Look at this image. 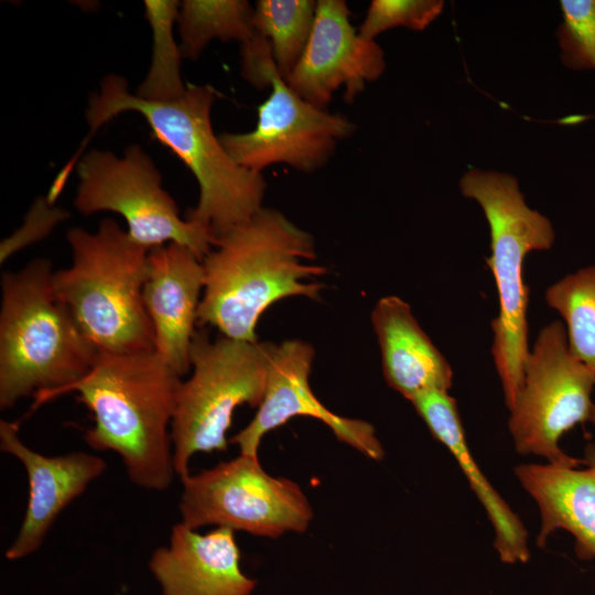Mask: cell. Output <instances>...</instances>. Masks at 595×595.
<instances>
[{"label": "cell", "instance_id": "d4e9b609", "mask_svg": "<svg viewBox=\"0 0 595 595\" xmlns=\"http://www.w3.org/2000/svg\"><path fill=\"white\" fill-rule=\"evenodd\" d=\"M442 0H372L358 33L374 40L392 28L404 26L422 31L443 11Z\"/></svg>", "mask_w": 595, "mask_h": 595}, {"label": "cell", "instance_id": "2e32d148", "mask_svg": "<svg viewBox=\"0 0 595 595\" xmlns=\"http://www.w3.org/2000/svg\"><path fill=\"white\" fill-rule=\"evenodd\" d=\"M240 559L235 531L199 533L178 522L169 543L151 554L149 570L162 595H251L258 581L245 574Z\"/></svg>", "mask_w": 595, "mask_h": 595}, {"label": "cell", "instance_id": "83f0119b", "mask_svg": "<svg viewBox=\"0 0 595 595\" xmlns=\"http://www.w3.org/2000/svg\"><path fill=\"white\" fill-rule=\"evenodd\" d=\"M588 421L594 425L595 428V400L593 402V407H592V410H591V414H589V419Z\"/></svg>", "mask_w": 595, "mask_h": 595}, {"label": "cell", "instance_id": "ba28073f", "mask_svg": "<svg viewBox=\"0 0 595 595\" xmlns=\"http://www.w3.org/2000/svg\"><path fill=\"white\" fill-rule=\"evenodd\" d=\"M594 387L595 371L570 350L564 324L553 321L545 325L529 349L522 383L509 409L508 429L516 451L555 466L584 464L566 454L559 441L588 421Z\"/></svg>", "mask_w": 595, "mask_h": 595}, {"label": "cell", "instance_id": "3957f363", "mask_svg": "<svg viewBox=\"0 0 595 595\" xmlns=\"http://www.w3.org/2000/svg\"><path fill=\"white\" fill-rule=\"evenodd\" d=\"M181 382L155 350L99 351L93 368L53 399L76 392L94 418L84 433L86 444L118 454L136 486L162 491L176 475L171 424Z\"/></svg>", "mask_w": 595, "mask_h": 595}, {"label": "cell", "instance_id": "7402d4cb", "mask_svg": "<svg viewBox=\"0 0 595 595\" xmlns=\"http://www.w3.org/2000/svg\"><path fill=\"white\" fill-rule=\"evenodd\" d=\"M181 2L144 1V15L152 31V58L144 80L136 95L152 101H170L186 90L181 75L182 53L173 36Z\"/></svg>", "mask_w": 595, "mask_h": 595}, {"label": "cell", "instance_id": "9c48e42d", "mask_svg": "<svg viewBox=\"0 0 595 595\" xmlns=\"http://www.w3.org/2000/svg\"><path fill=\"white\" fill-rule=\"evenodd\" d=\"M79 178L74 199L84 216L112 212L122 216L132 240L149 250L170 242L187 247L202 261L214 240L196 224L182 218L150 155L137 144L118 156L94 149L77 162Z\"/></svg>", "mask_w": 595, "mask_h": 595}, {"label": "cell", "instance_id": "4316f807", "mask_svg": "<svg viewBox=\"0 0 595 595\" xmlns=\"http://www.w3.org/2000/svg\"><path fill=\"white\" fill-rule=\"evenodd\" d=\"M241 73L252 86L263 89L271 85V77L278 71L269 41L259 33L242 45Z\"/></svg>", "mask_w": 595, "mask_h": 595}, {"label": "cell", "instance_id": "7c38bea8", "mask_svg": "<svg viewBox=\"0 0 595 595\" xmlns=\"http://www.w3.org/2000/svg\"><path fill=\"white\" fill-rule=\"evenodd\" d=\"M315 349L302 339L270 343L267 385L263 399L252 420L229 443L242 455L258 457L263 436L294 416H310L323 422L336 439L366 457L380 461L385 450L375 426L360 419L338 415L327 409L310 387Z\"/></svg>", "mask_w": 595, "mask_h": 595}, {"label": "cell", "instance_id": "44dd1931", "mask_svg": "<svg viewBox=\"0 0 595 595\" xmlns=\"http://www.w3.org/2000/svg\"><path fill=\"white\" fill-rule=\"evenodd\" d=\"M317 1L259 0L252 24L271 46L279 74L285 79L300 61L311 36Z\"/></svg>", "mask_w": 595, "mask_h": 595}, {"label": "cell", "instance_id": "52a82bcc", "mask_svg": "<svg viewBox=\"0 0 595 595\" xmlns=\"http://www.w3.org/2000/svg\"><path fill=\"white\" fill-rule=\"evenodd\" d=\"M270 343L223 336L212 340L196 331L190 359L192 375L182 380L171 424L173 462L180 479L190 474L197 453L224 452L235 410L258 408L263 399Z\"/></svg>", "mask_w": 595, "mask_h": 595}, {"label": "cell", "instance_id": "cb8c5ba5", "mask_svg": "<svg viewBox=\"0 0 595 595\" xmlns=\"http://www.w3.org/2000/svg\"><path fill=\"white\" fill-rule=\"evenodd\" d=\"M562 23L555 35L562 63L595 71V0H561Z\"/></svg>", "mask_w": 595, "mask_h": 595}, {"label": "cell", "instance_id": "603a6c76", "mask_svg": "<svg viewBox=\"0 0 595 595\" xmlns=\"http://www.w3.org/2000/svg\"><path fill=\"white\" fill-rule=\"evenodd\" d=\"M544 300L563 318L572 354L595 371V266L578 269L550 285Z\"/></svg>", "mask_w": 595, "mask_h": 595}, {"label": "cell", "instance_id": "4fadbf2b", "mask_svg": "<svg viewBox=\"0 0 595 595\" xmlns=\"http://www.w3.org/2000/svg\"><path fill=\"white\" fill-rule=\"evenodd\" d=\"M385 69L382 48L359 35L346 1L318 0L306 47L284 80L302 99L325 109L338 88L344 87V99L351 102Z\"/></svg>", "mask_w": 595, "mask_h": 595}, {"label": "cell", "instance_id": "484cf974", "mask_svg": "<svg viewBox=\"0 0 595 595\" xmlns=\"http://www.w3.org/2000/svg\"><path fill=\"white\" fill-rule=\"evenodd\" d=\"M68 216L67 210L53 206L46 197H39L25 215L22 226L2 240L0 245V263L6 262L9 257L20 249L48 236L53 228Z\"/></svg>", "mask_w": 595, "mask_h": 595}, {"label": "cell", "instance_id": "9a60e30c", "mask_svg": "<svg viewBox=\"0 0 595 595\" xmlns=\"http://www.w3.org/2000/svg\"><path fill=\"white\" fill-rule=\"evenodd\" d=\"M204 283L203 261L187 247L170 242L149 250L143 302L154 329L155 351L181 377L191 369Z\"/></svg>", "mask_w": 595, "mask_h": 595}, {"label": "cell", "instance_id": "ac0fdd59", "mask_svg": "<svg viewBox=\"0 0 595 595\" xmlns=\"http://www.w3.org/2000/svg\"><path fill=\"white\" fill-rule=\"evenodd\" d=\"M429 431L448 452L467 478L494 528V548L501 562L530 559L527 530L518 515L491 486L469 451L456 400L448 391L428 390L410 400Z\"/></svg>", "mask_w": 595, "mask_h": 595}, {"label": "cell", "instance_id": "5bb4252c", "mask_svg": "<svg viewBox=\"0 0 595 595\" xmlns=\"http://www.w3.org/2000/svg\"><path fill=\"white\" fill-rule=\"evenodd\" d=\"M19 429L18 421H0V448L21 462L29 485L21 527L4 552L6 559L10 561L33 554L42 545L60 513L107 468L104 458L87 452L43 455L20 439Z\"/></svg>", "mask_w": 595, "mask_h": 595}, {"label": "cell", "instance_id": "5b68a950", "mask_svg": "<svg viewBox=\"0 0 595 595\" xmlns=\"http://www.w3.org/2000/svg\"><path fill=\"white\" fill-rule=\"evenodd\" d=\"M72 264L53 273L60 299L99 351L155 350L154 329L143 302L149 249L105 218L95 232H67Z\"/></svg>", "mask_w": 595, "mask_h": 595}, {"label": "cell", "instance_id": "ffe728a7", "mask_svg": "<svg viewBox=\"0 0 595 595\" xmlns=\"http://www.w3.org/2000/svg\"><path fill=\"white\" fill-rule=\"evenodd\" d=\"M252 15L253 8L245 0L182 1L176 21L182 57L196 60L214 39L247 44L257 34Z\"/></svg>", "mask_w": 595, "mask_h": 595}, {"label": "cell", "instance_id": "6da1fadb", "mask_svg": "<svg viewBox=\"0 0 595 595\" xmlns=\"http://www.w3.org/2000/svg\"><path fill=\"white\" fill-rule=\"evenodd\" d=\"M204 259L205 283L197 324L232 339L258 342L264 311L292 296L321 299L327 272L316 259L313 236L274 208L262 207L219 238Z\"/></svg>", "mask_w": 595, "mask_h": 595}, {"label": "cell", "instance_id": "8992f818", "mask_svg": "<svg viewBox=\"0 0 595 595\" xmlns=\"http://www.w3.org/2000/svg\"><path fill=\"white\" fill-rule=\"evenodd\" d=\"M459 188L466 198L479 204L489 226L491 253L486 263L499 301L498 315L491 321V355L509 410L521 387L530 349L523 261L531 251L549 250L555 232L547 216L526 204L513 175L470 169L461 177Z\"/></svg>", "mask_w": 595, "mask_h": 595}, {"label": "cell", "instance_id": "7a4b0ae2", "mask_svg": "<svg viewBox=\"0 0 595 595\" xmlns=\"http://www.w3.org/2000/svg\"><path fill=\"white\" fill-rule=\"evenodd\" d=\"M216 91L190 85L177 99L152 101L132 94L120 75L104 77L90 95L86 121L90 137L116 116L134 111L144 117L155 138L170 148L195 176L199 195L185 218L206 230L214 244L249 220L263 206L262 173L237 164L213 131L210 112Z\"/></svg>", "mask_w": 595, "mask_h": 595}, {"label": "cell", "instance_id": "e0dca14e", "mask_svg": "<svg viewBox=\"0 0 595 595\" xmlns=\"http://www.w3.org/2000/svg\"><path fill=\"white\" fill-rule=\"evenodd\" d=\"M371 324L390 388L409 401L428 390L451 389V365L420 326L409 303L396 295L379 299Z\"/></svg>", "mask_w": 595, "mask_h": 595}, {"label": "cell", "instance_id": "30bf717a", "mask_svg": "<svg viewBox=\"0 0 595 595\" xmlns=\"http://www.w3.org/2000/svg\"><path fill=\"white\" fill-rule=\"evenodd\" d=\"M182 482L181 522L279 538L307 530L313 509L298 483L267 473L258 457L239 454Z\"/></svg>", "mask_w": 595, "mask_h": 595}, {"label": "cell", "instance_id": "8fae6325", "mask_svg": "<svg viewBox=\"0 0 595 595\" xmlns=\"http://www.w3.org/2000/svg\"><path fill=\"white\" fill-rule=\"evenodd\" d=\"M271 93L258 108L253 130L223 133L219 140L240 166L262 173L284 163L311 173L324 166L337 142L349 138L356 126L346 117L317 108L298 96L277 71Z\"/></svg>", "mask_w": 595, "mask_h": 595}, {"label": "cell", "instance_id": "d6986e66", "mask_svg": "<svg viewBox=\"0 0 595 595\" xmlns=\"http://www.w3.org/2000/svg\"><path fill=\"white\" fill-rule=\"evenodd\" d=\"M515 475L540 512L537 545L565 530L574 537L580 558L595 559V458L582 468L520 464Z\"/></svg>", "mask_w": 595, "mask_h": 595}, {"label": "cell", "instance_id": "277c9868", "mask_svg": "<svg viewBox=\"0 0 595 595\" xmlns=\"http://www.w3.org/2000/svg\"><path fill=\"white\" fill-rule=\"evenodd\" d=\"M52 264L35 259L4 272L0 310V408L34 397L32 411L83 378L99 350L53 285Z\"/></svg>", "mask_w": 595, "mask_h": 595}]
</instances>
